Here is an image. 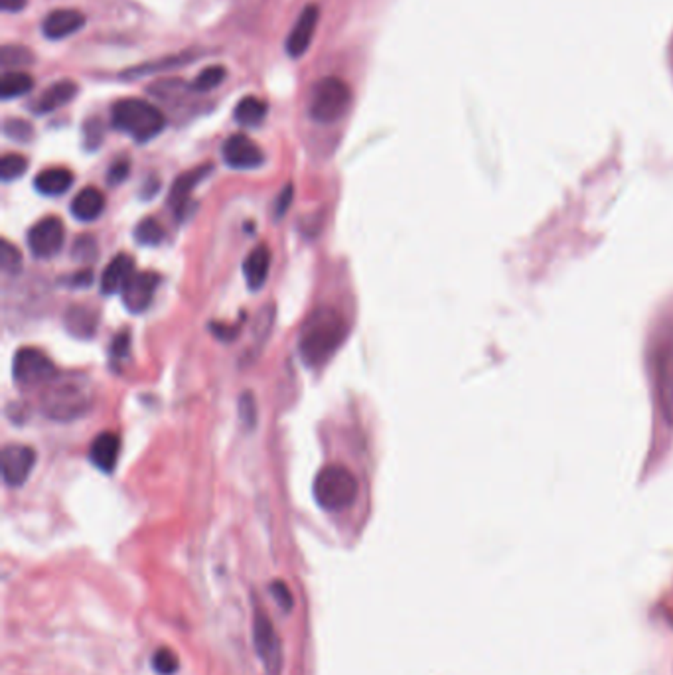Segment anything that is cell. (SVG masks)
<instances>
[{
    "label": "cell",
    "instance_id": "obj_1",
    "mask_svg": "<svg viewBox=\"0 0 673 675\" xmlns=\"http://www.w3.org/2000/svg\"><path fill=\"white\" fill-rule=\"evenodd\" d=\"M348 326L344 316L334 308H320L300 330L298 351L308 368H320L344 344Z\"/></svg>",
    "mask_w": 673,
    "mask_h": 675
},
{
    "label": "cell",
    "instance_id": "obj_2",
    "mask_svg": "<svg viewBox=\"0 0 673 675\" xmlns=\"http://www.w3.org/2000/svg\"><path fill=\"white\" fill-rule=\"evenodd\" d=\"M111 123L120 133L133 137L137 143H148L163 133L166 117L163 111L143 99H120L111 109Z\"/></svg>",
    "mask_w": 673,
    "mask_h": 675
},
{
    "label": "cell",
    "instance_id": "obj_3",
    "mask_svg": "<svg viewBox=\"0 0 673 675\" xmlns=\"http://www.w3.org/2000/svg\"><path fill=\"white\" fill-rule=\"evenodd\" d=\"M359 484L351 470L340 465L320 468L314 478V500L326 511L348 510L356 502Z\"/></svg>",
    "mask_w": 673,
    "mask_h": 675
},
{
    "label": "cell",
    "instance_id": "obj_4",
    "mask_svg": "<svg viewBox=\"0 0 673 675\" xmlns=\"http://www.w3.org/2000/svg\"><path fill=\"white\" fill-rule=\"evenodd\" d=\"M351 105V92L344 79L323 77L313 87L308 101V115L320 125H332L348 113Z\"/></svg>",
    "mask_w": 673,
    "mask_h": 675
},
{
    "label": "cell",
    "instance_id": "obj_5",
    "mask_svg": "<svg viewBox=\"0 0 673 675\" xmlns=\"http://www.w3.org/2000/svg\"><path fill=\"white\" fill-rule=\"evenodd\" d=\"M92 391L82 384H66L54 386L48 389L42 401L44 415L54 421H74L92 409Z\"/></svg>",
    "mask_w": 673,
    "mask_h": 675
},
{
    "label": "cell",
    "instance_id": "obj_6",
    "mask_svg": "<svg viewBox=\"0 0 673 675\" xmlns=\"http://www.w3.org/2000/svg\"><path fill=\"white\" fill-rule=\"evenodd\" d=\"M253 644L267 675H280L283 670V648L275 630V624L263 610H257L253 618Z\"/></svg>",
    "mask_w": 673,
    "mask_h": 675
},
{
    "label": "cell",
    "instance_id": "obj_7",
    "mask_svg": "<svg viewBox=\"0 0 673 675\" xmlns=\"http://www.w3.org/2000/svg\"><path fill=\"white\" fill-rule=\"evenodd\" d=\"M13 376L24 387L42 386L49 384L56 377V366L44 351L36 348H22L14 356Z\"/></svg>",
    "mask_w": 673,
    "mask_h": 675
},
{
    "label": "cell",
    "instance_id": "obj_8",
    "mask_svg": "<svg viewBox=\"0 0 673 675\" xmlns=\"http://www.w3.org/2000/svg\"><path fill=\"white\" fill-rule=\"evenodd\" d=\"M64 224L58 218L49 216L40 219L38 224L28 231V247L38 259H49L59 253L64 245Z\"/></svg>",
    "mask_w": 673,
    "mask_h": 675
},
{
    "label": "cell",
    "instance_id": "obj_9",
    "mask_svg": "<svg viewBox=\"0 0 673 675\" xmlns=\"http://www.w3.org/2000/svg\"><path fill=\"white\" fill-rule=\"evenodd\" d=\"M656 381L660 405L673 425V332L660 342L656 351Z\"/></svg>",
    "mask_w": 673,
    "mask_h": 675
},
{
    "label": "cell",
    "instance_id": "obj_10",
    "mask_svg": "<svg viewBox=\"0 0 673 675\" xmlns=\"http://www.w3.org/2000/svg\"><path fill=\"white\" fill-rule=\"evenodd\" d=\"M222 156L235 170H253L265 163V153L247 135H231L222 147Z\"/></svg>",
    "mask_w": 673,
    "mask_h": 675
},
{
    "label": "cell",
    "instance_id": "obj_11",
    "mask_svg": "<svg viewBox=\"0 0 673 675\" xmlns=\"http://www.w3.org/2000/svg\"><path fill=\"white\" fill-rule=\"evenodd\" d=\"M318 22H320V8L316 4H308L297 18L295 26L290 28L288 38L285 42L287 54L290 58H295V59L303 58L308 52V48L314 40Z\"/></svg>",
    "mask_w": 673,
    "mask_h": 675
},
{
    "label": "cell",
    "instance_id": "obj_12",
    "mask_svg": "<svg viewBox=\"0 0 673 675\" xmlns=\"http://www.w3.org/2000/svg\"><path fill=\"white\" fill-rule=\"evenodd\" d=\"M36 465V450L28 445H8L3 450V478L8 486H22Z\"/></svg>",
    "mask_w": 673,
    "mask_h": 675
},
{
    "label": "cell",
    "instance_id": "obj_13",
    "mask_svg": "<svg viewBox=\"0 0 673 675\" xmlns=\"http://www.w3.org/2000/svg\"><path fill=\"white\" fill-rule=\"evenodd\" d=\"M156 285H158V277L155 273H135L125 285V289L120 290L125 308L128 312H133V315L145 312L155 298Z\"/></svg>",
    "mask_w": 673,
    "mask_h": 675
},
{
    "label": "cell",
    "instance_id": "obj_14",
    "mask_svg": "<svg viewBox=\"0 0 673 675\" xmlns=\"http://www.w3.org/2000/svg\"><path fill=\"white\" fill-rule=\"evenodd\" d=\"M85 26V14L75 8L52 10L42 22V32L48 40H66L77 34Z\"/></svg>",
    "mask_w": 673,
    "mask_h": 675
},
{
    "label": "cell",
    "instance_id": "obj_15",
    "mask_svg": "<svg viewBox=\"0 0 673 675\" xmlns=\"http://www.w3.org/2000/svg\"><path fill=\"white\" fill-rule=\"evenodd\" d=\"M120 455V439L111 431H105L99 435L89 449V460L95 468H99L105 475H111L115 470Z\"/></svg>",
    "mask_w": 673,
    "mask_h": 675
},
{
    "label": "cell",
    "instance_id": "obj_16",
    "mask_svg": "<svg viewBox=\"0 0 673 675\" xmlns=\"http://www.w3.org/2000/svg\"><path fill=\"white\" fill-rule=\"evenodd\" d=\"M137 273L135 261L130 255H117L111 263H109L102 275V290L103 295H115L125 289V285Z\"/></svg>",
    "mask_w": 673,
    "mask_h": 675
},
{
    "label": "cell",
    "instance_id": "obj_17",
    "mask_svg": "<svg viewBox=\"0 0 673 675\" xmlns=\"http://www.w3.org/2000/svg\"><path fill=\"white\" fill-rule=\"evenodd\" d=\"M75 95H77V84L72 82V79H62V82H56L48 89H44V93L40 95L34 103V111L40 115L52 113V111L67 105Z\"/></svg>",
    "mask_w": 673,
    "mask_h": 675
},
{
    "label": "cell",
    "instance_id": "obj_18",
    "mask_svg": "<svg viewBox=\"0 0 673 675\" xmlns=\"http://www.w3.org/2000/svg\"><path fill=\"white\" fill-rule=\"evenodd\" d=\"M209 173H212V166L206 164V166H198L194 170H188V173L176 178V182L173 190H170V196H168V204L174 206L176 214H180V209L188 204L190 194L194 192V188L202 182Z\"/></svg>",
    "mask_w": 673,
    "mask_h": 675
},
{
    "label": "cell",
    "instance_id": "obj_19",
    "mask_svg": "<svg viewBox=\"0 0 673 675\" xmlns=\"http://www.w3.org/2000/svg\"><path fill=\"white\" fill-rule=\"evenodd\" d=\"M74 184V173L67 168H46L34 178V186L42 196H62Z\"/></svg>",
    "mask_w": 673,
    "mask_h": 675
},
{
    "label": "cell",
    "instance_id": "obj_20",
    "mask_svg": "<svg viewBox=\"0 0 673 675\" xmlns=\"http://www.w3.org/2000/svg\"><path fill=\"white\" fill-rule=\"evenodd\" d=\"M269 269H270V253L265 245L255 247L251 253L245 257L244 263V275H245V283L251 290H259L267 283L269 277Z\"/></svg>",
    "mask_w": 673,
    "mask_h": 675
},
{
    "label": "cell",
    "instance_id": "obj_21",
    "mask_svg": "<svg viewBox=\"0 0 673 675\" xmlns=\"http://www.w3.org/2000/svg\"><path fill=\"white\" fill-rule=\"evenodd\" d=\"M105 196L97 188H84L72 201V216L77 221H93L103 214Z\"/></svg>",
    "mask_w": 673,
    "mask_h": 675
},
{
    "label": "cell",
    "instance_id": "obj_22",
    "mask_svg": "<svg viewBox=\"0 0 673 675\" xmlns=\"http://www.w3.org/2000/svg\"><path fill=\"white\" fill-rule=\"evenodd\" d=\"M267 103L255 95H245L235 105V120L244 127H259L267 117Z\"/></svg>",
    "mask_w": 673,
    "mask_h": 675
},
{
    "label": "cell",
    "instance_id": "obj_23",
    "mask_svg": "<svg viewBox=\"0 0 673 675\" xmlns=\"http://www.w3.org/2000/svg\"><path fill=\"white\" fill-rule=\"evenodd\" d=\"M34 89V77L26 72H4L3 82H0V97L3 99H16L30 93Z\"/></svg>",
    "mask_w": 673,
    "mask_h": 675
},
{
    "label": "cell",
    "instance_id": "obj_24",
    "mask_svg": "<svg viewBox=\"0 0 673 675\" xmlns=\"http://www.w3.org/2000/svg\"><path fill=\"white\" fill-rule=\"evenodd\" d=\"M66 326H67L69 332H72L74 336L87 338V336H92L93 332L97 330L95 315L89 308H85V306H75V308H72V310L67 312Z\"/></svg>",
    "mask_w": 673,
    "mask_h": 675
},
{
    "label": "cell",
    "instance_id": "obj_25",
    "mask_svg": "<svg viewBox=\"0 0 673 675\" xmlns=\"http://www.w3.org/2000/svg\"><path fill=\"white\" fill-rule=\"evenodd\" d=\"M226 75H227V72H226L224 66H209L198 74V77L194 79V84H192V89H194V92H199V93L212 92V89H216V87L224 84Z\"/></svg>",
    "mask_w": 673,
    "mask_h": 675
},
{
    "label": "cell",
    "instance_id": "obj_26",
    "mask_svg": "<svg viewBox=\"0 0 673 675\" xmlns=\"http://www.w3.org/2000/svg\"><path fill=\"white\" fill-rule=\"evenodd\" d=\"M28 170V158L22 155L10 153L4 155L3 160H0V178L4 182H13V180L22 178Z\"/></svg>",
    "mask_w": 673,
    "mask_h": 675
},
{
    "label": "cell",
    "instance_id": "obj_27",
    "mask_svg": "<svg viewBox=\"0 0 673 675\" xmlns=\"http://www.w3.org/2000/svg\"><path fill=\"white\" fill-rule=\"evenodd\" d=\"M135 239L140 245H158L164 239V229L153 218L140 221L135 229Z\"/></svg>",
    "mask_w": 673,
    "mask_h": 675
},
{
    "label": "cell",
    "instance_id": "obj_28",
    "mask_svg": "<svg viewBox=\"0 0 673 675\" xmlns=\"http://www.w3.org/2000/svg\"><path fill=\"white\" fill-rule=\"evenodd\" d=\"M0 62H3L4 72H16L18 67L32 64V54L28 52L24 46H4L3 54H0Z\"/></svg>",
    "mask_w": 673,
    "mask_h": 675
},
{
    "label": "cell",
    "instance_id": "obj_29",
    "mask_svg": "<svg viewBox=\"0 0 673 675\" xmlns=\"http://www.w3.org/2000/svg\"><path fill=\"white\" fill-rule=\"evenodd\" d=\"M150 663H153V670L158 675H174L178 671V658L170 648H158L153 653V660H150Z\"/></svg>",
    "mask_w": 673,
    "mask_h": 675
},
{
    "label": "cell",
    "instance_id": "obj_30",
    "mask_svg": "<svg viewBox=\"0 0 673 675\" xmlns=\"http://www.w3.org/2000/svg\"><path fill=\"white\" fill-rule=\"evenodd\" d=\"M0 267H3V271L8 275H16L20 267H22V257H20V251L6 239L3 241V244H0Z\"/></svg>",
    "mask_w": 673,
    "mask_h": 675
},
{
    "label": "cell",
    "instance_id": "obj_31",
    "mask_svg": "<svg viewBox=\"0 0 673 675\" xmlns=\"http://www.w3.org/2000/svg\"><path fill=\"white\" fill-rule=\"evenodd\" d=\"M4 133L13 140H18V143H28L32 138L34 130L32 125L26 123L22 119H8L4 123Z\"/></svg>",
    "mask_w": 673,
    "mask_h": 675
},
{
    "label": "cell",
    "instance_id": "obj_32",
    "mask_svg": "<svg viewBox=\"0 0 673 675\" xmlns=\"http://www.w3.org/2000/svg\"><path fill=\"white\" fill-rule=\"evenodd\" d=\"M270 594H273V599L277 600V604L283 610H293L295 607V599H293V592H290V589L287 587V582L283 581H275L273 584H270Z\"/></svg>",
    "mask_w": 673,
    "mask_h": 675
},
{
    "label": "cell",
    "instance_id": "obj_33",
    "mask_svg": "<svg viewBox=\"0 0 673 675\" xmlns=\"http://www.w3.org/2000/svg\"><path fill=\"white\" fill-rule=\"evenodd\" d=\"M239 415L241 419H244V422L247 427H255V399L249 395V393H244L241 395V401H239Z\"/></svg>",
    "mask_w": 673,
    "mask_h": 675
},
{
    "label": "cell",
    "instance_id": "obj_34",
    "mask_svg": "<svg viewBox=\"0 0 673 675\" xmlns=\"http://www.w3.org/2000/svg\"><path fill=\"white\" fill-rule=\"evenodd\" d=\"M127 176H128V163L127 160H119V163H115L111 170H109L107 180H109V184H119V182H123Z\"/></svg>",
    "mask_w": 673,
    "mask_h": 675
},
{
    "label": "cell",
    "instance_id": "obj_35",
    "mask_svg": "<svg viewBox=\"0 0 673 675\" xmlns=\"http://www.w3.org/2000/svg\"><path fill=\"white\" fill-rule=\"evenodd\" d=\"M290 201H293V186H287L285 190H283V192H280V196H279V201H277V218H280V216H285L287 214V209H288V206H290Z\"/></svg>",
    "mask_w": 673,
    "mask_h": 675
},
{
    "label": "cell",
    "instance_id": "obj_36",
    "mask_svg": "<svg viewBox=\"0 0 673 675\" xmlns=\"http://www.w3.org/2000/svg\"><path fill=\"white\" fill-rule=\"evenodd\" d=\"M28 4V0H0V8L4 10V13H20V10H24Z\"/></svg>",
    "mask_w": 673,
    "mask_h": 675
},
{
    "label": "cell",
    "instance_id": "obj_37",
    "mask_svg": "<svg viewBox=\"0 0 673 675\" xmlns=\"http://www.w3.org/2000/svg\"><path fill=\"white\" fill-rule=\"evenodd\" d=\"M127 350H128V336H127V334H120V336L115 340V344H113L115 356H125V354H127Z\"/></svg>",
    "mask_w": 673,
    "mask_h": 675
},
{
    "label": "cell",
    "instance_id": "obj_38",
    "mask_svg": "<svg viewBox=\"0 0 673 675\" xmlns=\"http://www.w3.org/2000/svg\"><path fill=\"white\" fill-rule=\"evenodd\" d=\"M87 283H92V273H89V271H84V273H77L74 277V285H87Z\"/></svg>",
    "mask_w": 673,
    "mask_h": 675
},
{
    "label": "cell",
    "instance_id": "obj_39",
    "mask_svg": "<svg viewBox=\"0 0 673 675\" xmlns=\"http://www.w3.org/2000/svg\"><path fill=\"white\" fill-rule=\"evenodd\" d=\"M671 62H673V42H671Z\"/></svg>",
    "mask_w": 673,
    "mask_h": 675
}]
</instances>
